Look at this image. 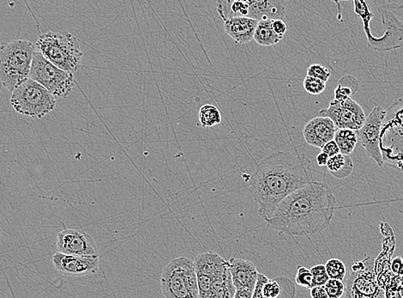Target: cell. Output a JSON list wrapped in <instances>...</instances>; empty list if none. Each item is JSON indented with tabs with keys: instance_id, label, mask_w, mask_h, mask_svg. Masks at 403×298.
Listing matches in <instances>:
<instances>
[{
	"instance_id": "6da1fadb",
	"label": "cell",
	"mask_w": 403,
	"mask_h": 298,
	"mask_svg": "<svg viewBox=\"0 0 403 298\" xmlns=\"http://www.w3.org/2000/svg\"><path fill=\"white\" fill-rule=\"evenodd\" d=\"M337 203L328 185L313 180L281 201L266 222L288 236H313L329 227Z\"/></svg>"
},
{
	"instance_id": "7a4b0ae2",
	"label": "cell",
	"mask_w": 403,
	"mask_h": 298,
	"mask_svg": "<svg viewBox=\"0 0 403 298\" xmlns=\"http://www.w3.org/2000/svg\"><path fill=\"white\" fill-rule=\"evenodd\" d=\"M312 182L308 166L299 155L278 152L258 163L251 175L250 192L260 217L267 222L281 201Z\"/></svg>"
},
{
	"instance_id": "3957f363",
	"label": "cell",
	"mask_w": 403,
	"mask_h": 298,
	"mask_svg": "<svg viewBox=\"0 0 403 298\" xmlns=\"http://www.w3.org/2000/svg\"><path fill=\"white\" fill-rule=\"evenodd\" d=\"M354 11L362 21L367 47L379 52L403 48V4L383 2L377 6L379 18L367 1L355 0Z\"/></svg>"
},
{
	"instance_id": "277c9868",
	"label": "cell",
	"mask_w": 403,
	"mask_h": 298,
	"mask_svg": "<svg viewBox=\"0 0 403 298\" xmlns=\"http://www.w3.org/2000/svg\"><path fill=\"white\" fill-rule=\"evenodd\" d=\"M35 46L26 40H15L0 46V83L12 92L31 74Z\"/></svg>"
},
{
	"instance_id": "5b68a950",
	"label": "cell",
	"mask_w": 403,
	"mask_h": 298,
	"mask_svg": "<svg viewBox=\"0 0 403 298\" xmlns=\"http://www.w3.org/2000/svg\"><path fill=\"white\" fill-rule=\"evenodd\" d=\"M36 46L39 52L58 68L73 75L79 70L83 53L77 37L73 34L44 33L38 38Z\"/></svg>"
},
{
	"instance_id": "8992f818",
	"label": "cell",
	"mask_w": 403,
	"mask_h": 298,
	"mask_svg": "<svg viewBox=\"0 0 403 298\" xmlns=\"http://www.w3.org/2000/svg\"><path fill=\"white\" fill-rule=\"evenodd\" d=\"M161 287L165 298H199L194 262L187 257L172 260L162 272Z\"/></svg>"
},
{
	"instance_id": "52a82bcc",
	"label": "cell",
	"mask_w": 403,
	"mask_h": 298,
	"mask_svg": "<svg viewBox=\"0 0 403 298\" xmlns=\"http://www.w3.org/2000/svg\"><path fill=\"white\" fill-rule=\"evenodd\" d=\"M380 148L384 162L403 171V98L396 101L386 111Z\"/></svg>"
},
{
	"instance_id": "ba28073f",
	"label": "cell",
	"mask_w": 403,
	"mask_h": 298,
	"mask_svg": "<svg viewBox=\"0 0 403 298\" xmlns=\"http://www.w3.org/2000/svg\"><path fill=\"white\" fill-rule=\"evenodd\" d=\"M10 102L19 114L37 119L43 118L56 107V98L31 78L11 92Z\"/></svg>"
},
{
	"instance_id": "9c48e42d",
	"label": "cell",
	"mask_w": 403,
	"mask_h": 298,
	"mask_svg": "<svg viewBox=\"0 0 403 298\" xmlns=\"http://www.w3.org/2000/svg\"><path fill=\"white\" fill-rule=\"evenodd\" d=\"M29 78L40 83L54 98H67L75 86L73 74L58 68L39 51L33 53Z\"/></svg>"
},
{
	"instance_id": "30bf717a",
	"label": "cell",
	"mask_w": 403,
	"mask_h": 298,
	"mask_svg": "<svg viewBox=\"0 0 403 298\" xmlns=\"http://www.w3.org/2000/svg\"><path fill=\"white\" fill-rule=\"evenodd\" d=\"M372 257L352 263L348 277L345 298H384V289L377 283Z\"/></svg>"
},
{
	"instance_id": "8fae6325",
	"label": "cell",
	"mask_w": 403,
	"mask_h": 298,
	"mask_svg": "<svg viewBox=\"0 0 403 298\" xmlns=\"http://www.w3.org/2000/svg\"><path fill=\"white\" fill-rule=\"evenodd\" d=\"M319 116L328 117L337 129L355 132L363 127L367 119L362 107L351 98L344 101H331L328 108L319 111Z\"/></svg>"
},
{
	"instance_id": "7c38bea8",
	"label": "cell",
	"mask_w": 403,
	"mask_h": 298,
	"mask_svg": "<svg viewBox=\"0 0 403 298\" xmlns=\"http://www.w3.org/2000/svg\"><path fill=\"white\" fill-rule=\"evenodd\" d=\"M385 115L384 108L375 107L370 115L367 116L363 127L356 132L358 141L364 147L367 156L380 167L383 166L384 163L380 145L382 127H383Z\"/></svg>"
},
{
	"instance_id": "4fadbf2b",
	"label": "cell",
	"mask_w": 403,
	"mask_h": 298,
	"mask_svg": "<svg viewBox=\"0 0 403 298\" xmlns=\"http://www.w3.org/2000/svg\"><path fill=\"white\" fill-rule=\"evenodd\" d=\"M58 253L79 256H99L94 239L82 230L66 229L58 234Z\"/></svg>"
},
{
	"instance_id": "5bb4252c",
	"label": "cell",
	"mask_w": 403,
	"mask_h": 298,
	"mask_svg": "<svg viewBox=\"0 0 403 298\" xmlns=\"http://www.w3.org/2000/svg\"><path fill=\"white\" fill-rule=\"evenodd\" d=\"M54 268L67 276L85 277L99 270V256H79L56 253L53 256Z\"/></svg>"
},
{
	"instance_id": "9a60e30c",
	"label": "cell",
	"mask_w": 403,
	"mask_h": 298,
	"mask_svg": "<svg viewBox=\"0 0 403 298\" xmlns=\"http://www.w3.org/2000/svg\"><path fill=\"white\" fill-rule=\"evenodd\" d=\"M337 130L328 117L318 116L305 125L303 135L308 145L322 149L329 142L334 140Z\"/></svg>"
},
{
	"instance_id": "2e32d148",
	"label": "cell",
	"mask_w": 403,
	"mask_h": 298,
	"mask_svg": "<svg viewBox=\"0 0 403 298\" xmlns=\"http://www.w3.org/2000/svg\"><path fill=\"white\" fill-rule=\"evenodd\" d=\"M249 18L258 21L284 20L287 2L283 0H248Z\"/></svg>"
},
{
	"instance_id": "e0dca14e",
	"label": "cell",
	"mask_w": 403,
	"mask_h": 298,
	"mask_svg": "<svg viewBox=\"0 0 403 298\" xmlns=\"http://www.w3.org/2000/svg\"><path fill=\"white\" fill-rule=\"evenodd\" d=\"M229 270L235 289H254L259 272L254 264L249 260L231 258Z\"/></svg>"
},
{
	"instance_id": "ac0fdd59",
	"label": "cell",
	"mask_w": 403,
	"mask_h": 298,
	"mask_svg": "<svg viewBox=\"0 0 403 298\" xmlns=\"http://www.w3.org/2000/svg\"><path fill=\"white\" fill-rule=\"evenodd\" d=\"M258 21L250 18H232L224 21V31L237 44H246L253 41Z\"/></svg>"
},
{
	"instance_id": "d6986e66",
	"label": "cell",
	"mask_w": 403,
	"mask_h": 298,
	"mask_svg": "<svg viewBox=\"0 0 403 298\" xmlns=\"http://www.w3.org/2000/svg\"><path fill=\"white\" fill-rule=\"evenodd\" d=\"M272 23L273 20L259 21L256 29L253 40L263 47H271L283 39L273 31Z\"/></svg>"
},
{
	"instance_id": "ffe728a7",
	"label": "cell",
	"mask_w": 403,
	"mask_h": 298,
	"mask_svg": "<svg viewBox=\"0 0 403 298\" xmlns=\"http://www.w3.org/2000/svg\"><path fill=\"white\" fill-rule=\"evenodd\" d=\"M327 168L330 170L331 175L335 178L343 179L350 175L354 170V163L350 156L342 155L341 153L329 159L327 163Z\"/></svg>"
},
{
	"instance_id": "44dd1931",
	"label": "cell",
	"mask_w": 403,
	"mask_h": 298,
	"mask_svg": "<svg viewBox=\"0 0 403 298\" xmlns=\"http://www.w3.org/2000/svg\"><path fill=\"white\" fill-rule=\"evenodd\" d=\"M334 140L337 143L340 153L346 156L354 152L357 143H358V137L356 132L352 130L338 129L335 134Z\"/></svg>"
},
{
	"instance_id": "7402d4cb",
	"label": "cell",
	"mask_w": 403,
	"mask_h": 298,
	"mask_svg": "<svg viewBox=\"0 0 403 298\" xmlns=\"http://www.w3.org/2000/svg\"><path fill=\"white\" fill-rule=\"evenodd\" d=\"M199 119L204 128L215 127L221 123V112L215 105L207 103L201 107Z\"/></svg>"
},
{
	"instance_id": "603a6c76",
	"label": "cell",
	"mask_w": 403,
	"mask_h": 298,
	"mask_svg": "<svg viewBox=\"0 0 403 298\" xmlns=\"http://www.w3.org/2000/svg\"><path fill=\"white\" fill-rule=\"evenodd\" d=\"M359 83L356 78L352 76H346L339 81V85L335 91V99L344 101L351 98L352 95L358 91Z\"/></svg>"
},
{
	"instance_id": "cb8c5ba5",
	"label": "cell",
	"mask_w": 403,
	"mask_h": 298,
	"mask_svg": "<svg viewBox=\"0 0 403 298\" xmlns=\"http://www.w3.org/2000/svg\"><path fill=\"white\" fill-rule=\"evenodd\" d=\"M325 266L330 279L343 281L345 279L347 268L341 260L330 259Z\"/></svg>"
},
{
	"instance_id": "d4e9b609",
	"label": "cell",
	"mask_w": 403,
	"mask_h": 298,
	"mask_svg": "<svg viewBox=\"0 0 403 298\" xmlns=\"http://www.w3.org/2000/svg\"><path fill=\"white\" fill-rule=\"evenodd\" d=\"M295 282L300 287L305 289H310L313 288V277L309 268L304 267H298Z\"/></svg>"
},
{
	"instance_id": "484cf974",
	"label": "cell",
	"mask_w": 403,
	"mask_h": 298,
	"mask_svg": "<svg viewBox=\"0 0 403 298\" xmlns=\"http://www.w3.org/2000/svg\"><path fill=\"white\" fill-rule=\"evenodd\" d=\"M304 89L310 95H320L325 91L326 83L319 79L306 76L304 79Z\"/></svg>"
},
{
	"instance_id": "4316f807",
	"label": "cell",
	"mask_w": 403,
	"mask_h": 298,
	"mask_svg": "<svg viewBox=\"0 0 403 298\" xmlns=\"http://www.w3.org/2000/svg\"><path fill=\"white\" fill-rule=\"evenodd\" d=\"M325 287L329 298H341L346 291L345 284L340 280L330 279Z\"/></svg>"
},
{
	"instance_id": "83f0119b",
	"label": "cell",
	"mask_w": 403,
	"mask_h": 298,
	"mask_svg": "<svg viewBox=\"0 0 403 298\" xmlns=\"http://www.w3.org/2000/svg\"><path fill=\"white\" fill-rule=\"evenodd\" d=\"M310 272L313 277V287H325L330 280V277L327 274L325 265H316L310 268Z\"/></svg>"
},
{
	"instance_id": "f1b7e54d",
	"label": "cell",
	"mask_w": 403,
	"mask_h": 298,
	"mask_svg": "<svg viewBox=\"0 0 403 298\" xmlns=\"http://www.w3.org/2000/svg\"><path fill=\"white\" fill-rule=\"evenodd\" d=\"M276 279L281 285V295L279 298H295L296 289L292 281L284 276L276 277Z\"/></svg>"
},
{
	"instance_id": "f546056e",
	"label": "cell",
	"mask_w": 403,
	"mask_h": 298,
	"mask_svg": "<svg viewBox=\"0 0 403 298\" xmlns=\"http://www.w3.org/2000/svg\"><path fill=\"white\" fill-rule=\"evenodd\" d=\"M308 76L313 77L323 82H328L331 74L328 68L320 64H313L308 69Z\"/></svg>"
},
{
	"instance_id": "4dcf8cb0",
	"label": "cell",
	"mask_w": 403,
	"mask_h": 298,
	"mask_svg": "<svg viewBox=\"0 0 403 298\" xmlns=\"http://www.w3.org/2000/svg\"><path fill=\"white\" fill-rule=\"evenodd\" d=\"M263 296L266 298H279L281 295V285L277 279H268L263 287Z\"/></svg>"
},
{
	"instance_id": "1f68e13d",
	"label": "cell",
	"mask_w": 403,
	"mask_h": 298,
	"mask_svg": "<svg viewBox=\"0 0 403 298\" xmlns=\"http://www.w3.org/2000/svg\"><path fill=\"white\" fill-rule=\"evenodd\" d=\"M268 279L263 274H258L257 283L253 289V298H266L263 296V287L268 282Z\"/></svg>"
},
{
	"instance_id": "d6a6232c",
	"label": "cell",
	"mask_w": 403,
	"mask_h": 298,
	"mask_svg": "<svg viewBox=\"0 0 403 298\" xmlns=\"http://www.w3.org/2000/svg\"><path fill=\"white\" fill-rule=\"evenodd\" d=\"M384 298H402L400 292L398 291L394 276L392 282L384 288Z\"/></svg>"
},
{
	"instance_id": "836d02e7",
	"label": "cell",
	"mask_w": 403,
	"mask_h": 298,
	"mask_svg": "<svg viewBox=\"0 0 403 298\" xmlns=\"http://www.w3.org/2000/svg\"><path fill=\"white\" fill-rule=\"evenodd\" d=\"M272 28L276 35L281 38H283L288 31V25L284 20H273Z\"/></svg>"
},
{
	"instance_id": "e575fe53",
	"label": "cell",
	"mask_w": 403,
	"mask_h": 298,
	"mask_svg": "<svg viewBox=\"0 0 403 298\" xmlns=\"http://www.w3.org/2000/svg\"><path fill=\"white\" fill-rule=\"evenodd\" d=\"M322 153L328 155L330 158L337 156V155L341 153H340L339 147L335 140L329 142L328 144H326L324 147H323Z\"/></svg>"
},
{
	"instance_id": "d590c367",
	"label": "cell",
	"mask_w": 403,
	"mask_h": 298,
	"mask_svg": "<svg viewBox=\"0 0 403 298\" xmlns=\"http://www.w3.org/2000/svg\"><path fill=\"white\" fill-rule=\"evenodd\" d=\"M392 271L394 275L403 276V259L402 257L393 260Z\"/></svg>"
},
{
	"instance_id": "8d00e7d4",
	"label": "cell",
	"mask_w": 403,
	"mask_h": 298,
	"mask_svg": "<svg viewBox=\"0 0 403 298\" xmlns=\"http://www.w3.org/2000/svg\"><path fill=\"white\" fill-rule=\"evenodd\" d=\"M253 289L247 287L236 289L233 298H253Z\"/></svg>"
},
{
	"instance_id": "74e56055",
	"label": "cell",
	"mask_w": 403,
	"mask_h": 298,
	"mask_svg": "<svg viewBox=\"0 0 403 298\" xmlns=\"http://www.w3.org/2000/svg\"><path fill=\"white\" fill-rule=\"evenodd\" d=\"M312 298H329L325 287H315L310 289Z\"/></svg>"
},
{
	"instance_id": "f35d334b",
	"label": "cell",
	"mask_w": 403,
	"mask_h": 298,
	"mask_svg": "<svg viewBox=\"0 0 403 298\" xmlns=\"http://www.w3.org/2000/svg\"><path fill=\"white\" fill-rule=\"evenodd\" d=\"M329 159L330 158L328 155L324 153H320L318 155L316 161L319 166H326L327 163H328Z\"/></svg>"
},
{
	"instance_id": "ab89813d",
	"label": "cell",
	"mask_w": 403,
	"mask_h": 298,
	"mask_svg": "<svg viewBox=\"0 0 403 298\" xmlns=\"http://www.w3.org/2000/svg\"><path fill=\"white\" fill-rule=\"evenodd\" d=\"M394 280H396L398 291L403 298V276L394 275Z\"/></svg>"
},
{
	"instance_id": "60d3db41",
	"label": "cell",
	"mask_w": 403,
	"mask_h": 298,
	"mask_svg": "<svg viewBox=\"0 0 403 298\" xmlns=\"http://www.w3.org/2000/svg\"><path fill=\"white\" fill-rule=\"evenodd\" d=\"M1 239H2V230L0 228V245H1Z\"/></svg>"
},
{
	"instance_id": "b9f144b4",
	"label": "cell",
	"mask_w": 403,
	"mask_h": 298,
	"mask_svg": "<svg viewBox=\"0 0 403 298\" xmlns=\"http://www.w3.org/2000/svg\"><path fill=\"white\" fill-rule=\"evenodd\" d=\"M0 36H1V33H0Z\"/></svg>"
},
{
	"instance_id": "7bdbcfd3",
	"label": "cell",
	"mask_w": 403,
	"mask_h": 298,
	"mask_svg": "<svg viewBox=\"0 0 403 298\" xmlns=\"http://www.w3.org/2000/svg\"><path fill=\"white\" fill-rule=\"evenodd\" d=\"M403 259V258H402Z\"/></svg>"
}]
</instances>
